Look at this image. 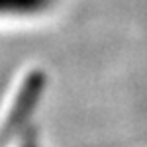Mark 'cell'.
Instances as JSON below:
<instances>
[{
	"label": "cell",
	"instance_id": "6da1fadb",
	"mask_svg": "<svg viewBox=\"0 0 147 147\" xmlns=\"http://www.w3.org/2000/svg\"><path fill=\"white\" fill-rule=\"evenodd\" d=\"M55 0H0V16H32L47 10Z\"/></svg>",
	"mask_w": 147,
	"mask_h": 147
},
{
	"label": "cell",
	"instance_id": "7a4b0ae2",
	"mask_svg": "<svg viewBox=\"0 0 147 147\" xmlns=\"http://www.w3.org/2000/svg\"><path fill=\"white\" fill-rule=\"evenodd\" d=\"M24 147H37V143H35V139H30L28 143H24Z\"/></svg>",
	"mask_w": 147,
	"mask_h": 147
}]
</instances>
